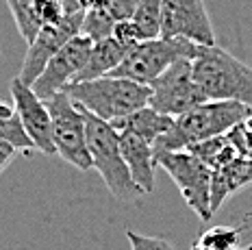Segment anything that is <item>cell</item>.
I'll use <instances>...</instances> for the list:
<instances>
[{
	"mask_svg": "<svg viewBox=\"0 0 252 250\" xmlns=\"http://www.w3.org/2000/svg\"><path fill=\"white\" fill-rule=\"evenodd\" d=\"M250 113V107L235 100H204L185 111L183 116H176L170 131L152 144V153L157 157V155L170 153V150H185L202 139L224 135Z\"/></svg>",
	"mask_w": 252,
	"mask_h": 250,
	"instance_id": "1",
	"label": "cell"
},
{
	"mask_svg": "<svg viewBox=\"0 0 252 250\" xmlns=\"http://www.w3.org/2000/svg\"><path fill=\"white\" fill-rule=\"evenodd\" d=\"M193 65V79L207 100H235L252 109V67L228 50L200 46Z\"/></svg>",
	"mask_w": 252,
	"mask_h": 250,
	"instance_id": "2",
	"label": "cell"
},
{
	"mask_svg": "<svg viewBox=\"0 0 252 250\" xmlns=\"http://www.w3.org/2000/svg\"><path fill=\"white\" fill-rule=\"evenodd\" d=\"M81 111L85 118V137L89 157H92V168L100 174V179L115 200L124 202V205H133V202L141 200L144 189L133 181L122 159V153H120V133L111 126V122L85 111L83 107Z\"/></svg>",
	"mask_w": 252,
	"mask_h": 250,
	"instance_id": "3",
	"label": "cell"
},
{
	"mask_svg": "<svg viewBox=\"0 0 252 250\" xmlns=\"http://www.w3.org/2000/svg\"><path fill=\"white\" fill-rule=\"evenodd\" d=\"M67 96L94 116L113 122L148 105L150 87L141 83L120 79V76H100L94 81H81L65 85Z\"/></svg>",
	"mask_w": 252,
	"mask_h": 250,
	"instance_id": "4",
	"label": "cell"
},
{
	"mask_svg": "<svg viewBox=\"0 0 252 250\" xmlns=\"http://www.w3.org/2000/svg\"><path fill=\"white\" fill-rule=\"evenodd\" d=\"M200 44H193L191 39L185 37H155L144 39L135 44L126 53V57L120 61L111 74L107 76H120L128 79L141 85H150L159 74L176 63L178 59H196Z\"/></svg>",
	"mask_w": 252,
	"mask_h": 250,
	"instance_id": "5",
	"label": "cell"
},
{
	"mask_svg": "<svg viewBox=\"0 0 252 250\" xmlns=\"http://www.w3.org/2000/svg\"><path fill=\"white\" fill-rule=\"evenodd\" d=\"M155 163L159 168H163L167 176L176 183L189 209L202 222L211 220V170L189 150L161 153L155 157Z\"/></svg>",
	"mask_w": 252,
	"mask_h": 250,
	"instance_id": "6",
	"label": "cell"
},
{
	"mask_svg": "<svg viewBox=\"0 0 252 250\" xmlns=\"http://www.w3.org/2000/svg\"><path fill=\"white\" fill-rule=\"evenodd\" d=\"M46 105L52 120V142L57 155L76 170H92V157H89L85 137V118L81 107L65 92L55 94L50 100H46Z\"/></svg>",
	"mask_w": 252,
	"mask_h": 250,
	"instance_id": "7",
	"label": "cell"
},
{
	"mask_svg": "<svg viewBox=\"0 0 252 250\" xmlns=\"http://www.w3.org/2000/svg\"><path fill=\"white\" fill-rule=\"evenodd\" d=\"M148 105L165 116H183L185 111L204 102V94L200 92L196 79H193L191 59H178L172 63L163 74H159L150 83Z\"/></svg>",
	"mask_w": 252,
	"mask_h": 250,
	"instance_id": "8",
	"label": "cell"
},
{
	"mask_svg": "<svg viewBox=\"0 0 252 250\" xmlns=\"http://www.w3.org/2000/svg\"><path fill=\"white\" fill-rule=\"evenodd\" d=\"M161 37H185L213 46L215 31L204 0H161Z\"/></svg>",
	"mask_w": 252,
	"mask_h": 250,
	"instance_id": "9",
	"label": "cell"
},
{
	"mask_svg": "<svg viewBox=\"0 0 252 250\" xmlns=\"http://www.w3.org/2000/svg\"><path fill=\"white\" fill-rule=\"evenodd\" d=\"M83 13L85 11H78L74 15H70L67 20H63L61 24L39 29V33L35 35V39L29 44V50H26L22 67H20V72H18V79L22 81L24 85H29V87L33 85V83L37 81V76L46 70V65H48V61L52 57L59 53L72 37L81 35Z\"/></svg>",
	"mask_w": 252,
	"mask_h": 250,
	"instance_id": "10",
	"label": "cell"
},
{
	"mask_svg": "<svg viewBox=\"0 0 252 250\" xmlns=\"http://www.w3.org/2000/svg\"><path fill=\"white\" fill-rule=\"evenodd\" d=\"M94 41L85 37V35H76L67 41L65 46L48 61L46 70L37 76V81L31 85L41 100H50L55 94L65 90V85H70L76 79V74L85 65L89 50H92Z\"/></svg>",
	"mask_w": 252,
	"mask_h": 250,
	"instance_id": "11",
	"label": "cell"
},
{
	"mask_svg": "<svg viewBox=\"0 0 252 250\" xmlns=\"http://www.w3.org/2000/svg\"><path fill=\"white\" fill-rule=\"evenodd\" d=\"M9 90H11L13 98V111L18 113L35 150H39L41 155H57L55 142H52V120L46 100H41L37 94L29 85H24L18 76L11 81Z\"/></svg>",
	"mask_w": 252,
	"mask_h": 250,
	"instance_id": "12",
	"label": "cell"
},
{
	"mask_svg": "<svg viewBox=\"0 0 252 250\" xmlns=\"http://www.w3.org/2000/svg\"><path fill=\"white\" fill-rule=\"evenodd\" d=\"M139 0H100L98 4L85 9L81 24V35L92 41L111 37L113 27L122 20H130Z\"/></svg>",
	"mask_w": 252,
	"mask_h": 250,
	"instance_id": "13",
	"label": "cell"
},
{
	"mask_svg": "<svg viewBox=\"0 0 252 250\" xmlns=\"http://www.w3.org/2000/svg\"><path fill=\"white\" fill-rule=\"evenodd\" d=\"M120 133V153L128 168L133 181L137 187L144 189V194L155 191V153H152V144L141 139L139 135L128 133V131H118Z\"/></svg>",
	"mask_w": 252,
	"mask_h": 250,
	"instance_id": "14",
	"label": "cell"
},
{
	"mask_svg": "<svg viewBox=\"0 0 252 250\" xmlns=\"http://www.w3.org/2000/svg\"><path fill=\"white\" fill-rule=\"evenodd\" d=\"M130 48L122 46L120 41H115L113 37L94 41L92 50H89V57L83 65V70L76 74V79L72 83H81V81H94L100 79V76L111 74L115 67L120 65V61L126 57Z\"/></svg>",
	"mask_w": 252,
	"mask_h": 250,
	"instance_id": "15",
	"label": "cell"
},
{
	"mask_svg": "<svg viewBox=\"0 0 252 250\" xmlns=\"http://www.w3.org/2000/svg\"><path fill=\"white\" fill-rule=\"evenodd\" d=\"M172 122H174L172 116H165V113H161V111H157V109H152L150 105H146V107L137 109V111L128 113L126 118L113 120L111 126L115 131L135 133V135H139L141 139H146L148 144H155L161 135L170 131Z\"/></svg>",
	"mask_w": 252,
	"mask_h": 250,
	"instance_id": "16",
	"label": "cell"
},
{
	"mask_svg": "<svg viewBox=\"0 0 252 250\" xmlns=\"http://www.w3.org/2000/svg\"><path fill=\"white\" fill-rule=\"evenodd\" d=\"M185 150H189L191 155H196V157L200 159L211 172L233 163V161L239 157L237 148L233 146V142L228 139L226 133L215 135V137H209V139H202V142H198V144H191Z\"/></svg>",
	"mask_w": 252,
	"mask_h": 250,
	"instance_id": "17",
	"label": "cell"
},
{
	"mask_svg": "<svg viewBox=\"0 0 252 250\" xmlns=\"http://www.w3.org/2000/svg\"><path fill=\"white\" fill-rule=\"evenodd\" d=\"M85 11L76 0H33V18L37 27H55L70 15Z\"/></svg>",
	"mask_w": 252,
	"mask_h": 250,
	"instance_id": "18",
	"label": "cell"
},
{
	"mask_svg": "<svg viewBox=\"0 0 252 250\" xmlns=\"http://www.w3.org/2000/svg\"><path fill=\"white\" fill-rule=\"evenodd\" d=\"M130 20L139 29L141 39L161 37V0H139Z\"/></svg>",
	"mask_w": 252,
	"mask_h": 250,
	"instance_id": "19",
	"label": "cell"
},
{
	"mask_svg": "<svg viewBox=\"0 0 252 250\" xmlns=\"http://www.w3.org/2000/svg\"><path fill=\"white\" fill-rule=\"evenodd\" d=\"M244 228L246 226H228V224L211 226L198 237L196 244L209 250H233V248H237Z\"/></svg>",
	"mask_w": 252,
	"mask_h": 250,
	"instance_id": "20",
	"label": "cell"
},
{
	"mask_svg": "<svg viewBox=\"0 0 252 250\" xmlns=\"http://www.w3.org/2000/svg\"><path fill=\"white\" fill-rule=\"evenodd\" d=\"M9 7V11L13 15V22L18 27L20 35L24 37L26 44L35 39V35L39 33V27L33 18V0H4Z\"/></svg>",
	"mask_w": 252,
	"mask_h": 250,
	"instance_id": "21",
	"label": "cell"
},
{
	"mask_svg": "<svg viewBox=\"0 0 252 250\" xmlns=\"http://www.w3.org/2000/svg\"><path fill=\"white\" fill-rule=\"evenodd\" d=\"M233 146L237 148L239 157H248L252 155V113L246 116L241 122H237L233 128L226 133Z\"/></svg>",
	"mask_w": 252,
	"mask_h": 250,
	"instance_id": "22",
	"label": "cell"
},
{
	"mask_svg": "<svg viewBox=\"0 0 252 250\" xmlns=\"http://www.w3.org/2000/svg\"><path fill=\"white\" fill-rule=\"evenodd\" d=\"M126 237H128L130 250H176L167 239H161V237L139 235L135 231H126Z\"/></svg>",
	"mask_w": 252,
	"mask_h": 250,
	"instance_id": "23",
	"label": "cell"
},
{
	"mask_svg": "<svg viewBox=\"0 0 252 250\" xmlns=\"http://www.w3.org/2000/svg\"><path fill=\"white\" fill-rule=\"evenodd\" d=\"M111 37H113L115 41H120L122 46H126V48H133L135 44L144 41V39H141V35H139V29L135 27L133 20H122V22L115 24Z\"/></svg>",
	"mask_w": 252,
	"mask_h": 250,
	"instance_id": "24",
	"label": "cell"
},
{
	"mask_svg": "<svg viewBox=\"0 0 252 250\" xmlns=\"http://www.w3.org/2000/svg\"><path fill=\"white\" fill-rule=\"evenodd\" d=\"M15 155H18V148L13 144L4 142V139H0V172L15 159Z\"/></svg>",
	"mask_w": 252,
	"mask_h": 250,
	"instance_id": "25",
	"label": "cell"
},
{
	"mask_svg": "<svg viewBox=\"0 0 252 250\" xmlns=\"http://www.w3.org/2000/svg\"><path fill=\"white\" fill-rule=\"evenodd\" d=\"M241 159V165H244V174L246 179H248V185L252 183V155H248V157H239Z\"/></svg>",
	"mask_w": 252,
	"mask_h": 250,
	"instance_id": "26",
	"label": "cell"
},
{
	"mask_svg": "<svg viewBox=\"0 0 252 250\" xmlns=\"http://www.w3.org/2000/svg\"><path fill=\"white\" fill-rule=\"evenodd\" d=\"M78 4H81L83 9H89V7H94V4H98L100 2V0H76Z\"/></svg>",
	"mask_w": 252,
	"mask_h": 250,
	"instance_id": "27",
	"label": "cell"
},
{
	"mask_svg": "<svg viewBox=\"0 0 252 250\" xmlns=\"http://www.w3.org/2000/svg\"><path fill=\"white\" fill-rule=\"evenodd\" d=\"M191 250H209V248H202V246H198V244H193V246H191ZM233 250H252V246H246V248H233Z\"/></svg>",
	"mask_w": 252,
	"mask_h": 250,
	"instance_id": "28",
	"label": "cell"
}]
</instances>
